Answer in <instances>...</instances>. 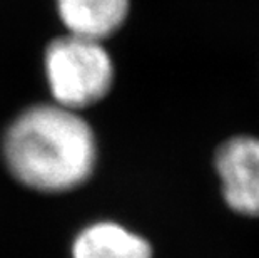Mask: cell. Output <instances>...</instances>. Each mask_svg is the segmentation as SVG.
I'll use <instances>...</instances> for the list:
<instances>
[{
  "label": "cell",
  "mask_w": 259,
  "mask_h": 258,
  "mask_svg": "<svg viewBox=\"0 0 259 258\" xmlns=\"http://www.w3.org/2000/svg\"><path fill=\"white\" fill-rule=\"evenodd\" d=\"M0 156L17 183L38 193H67L96 171L97 138L82 116L49 101L22 109L4 129Z\"/></svg>",
  "instance_id": "obj_1"
},
{
  "label": "cell",
  "mask_w": 259,
  "mask_h": 258,
  "mask_svg": "<svg viewBox=\"0 0 259 258\" xmlns=\"http://www.w3.org/2000/svg\"><path fill=\"white\" fill-rule=\"evenodd\" d=\"M70 258H154L146 237L114 219L82 227L70 243Z\"/></svg>",
  "instance_id": "obj_4"
},
{
  "label": "cell",
  "mask_w": 259,
  "mask_h": 258,
  "mask_svg": "<svg viewBox=\"0 0 259 258\" xmlns=\"http://www.w3.org/2000/svg\"><path fill=\"white\" fill-rule=\"evenodd\" d=\"M44 76L52 102L82 113L111 92L115 67L104 42L64 34L44 51Z\"/></svg>",
  "instance_id": "obj_2"
},
{
  "label": "cell",
  "mask_w": 259,
  "mask_h": 258,
  "mask_svg": "<svg viewBox=\"0 0 259 258\" xmlns=\"http://www.w3.org/2000/svg\"><path fill=\"white\" fill-rule=\"evenodd\" d=\"M65 34L104 42L125 24L131 0H56Z\"/></svg>",
  "instance_id": "obj_5"
},
{
  "label": "cell",
  "mask_w": 259,
  "mask_h": 258,
  "mask_svg": "<svg viewBox=\"0 0 259 258\" xmlns=\"http://www.w3.org/2000/svg\"><path fill=\"white\" fill-rule=\"evenodd\" d=\"M223 198L231 210L259 218V138L238 134L226 139L214 155Z\"/></svg>",
  "instance_id": "obj_3"
}]
</instances>
